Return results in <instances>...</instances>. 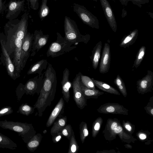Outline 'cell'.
I'll list each match as a JSON object with an SVG mask.
<instances>
[{
    "mask_svg": "<svg viewBox=\"0 0 153 153\" xmlns=\"http://www.w3.org/2000/svg\"><path fill=\"white\" fill-rule=\"evenodd\" d=\"M102 133L105 140L111 141L118 136L121 140L127 143H134L137 140L123 130L120 120L117 118H109L107 121Z\"/></svg>",
    "mask_w": 153,
    "mask_h": 153,
    "instance_id": "3957f363",
    "label": "cell"
},
{
    "mask_svg": "<svg viewBox=\"0 0 153 153\" xmlns=\"http://www.w3.org/2000/svg\"><path fill=\"white\" fill-rule=\"evenodd\" d=\"M92 0L95 1H96V2L97 1V0Z\"/></svg>",
    "mask_w": 153,
    "mask_h": 153,
    "instance_id": "c3c4849f",
    "label": "cell"
},
{
    "mask_svg": "<svg viewBox=\"0 0 153 153\" xmlns=\"http://www.w3.org/2000/svg\"><path fill=\"white\" fill-rule=\"evenodd\" d=\"M124 129L131 134L134 132L135 130V126L128 121H125L123 120L122 123Z\"/></svg>",
    "mask_w": 153,
    "mask_h": 153,
    "instance_id": "836d02e7",
    "label": "cell"
},
{
    "mask_svg": "<svg viewBox=\"0 0 153 153\" xmlns=\"http://www.w3.org/2000/svg\"><path fill=\"white\" fill-rule=\"evenodd\" d=\"M47 132V131L46 130H45L43 131V134H46Z\"/></svg>",
    "mask_w": 153,
    "mask_h": 153,
    "instance_id": "bcb514c9",
    "label": "cell"
},
{
    "mask_svg": "<svg viewBox=\"0 0 153 153\" xmlns=\"http://www.w3.org/2000/svg\"><path fill=\"white\" fill-rule=\"evenodd\" d=\"M28 14L25 12L20 19H15L8 21L4 27L7 38L5 47L10 56L13 54V63L17 73L21 71V56L23 40L27 32Z\"/></svg>",
    "mask_w": 153,
    "mask_h": 153,
    "instance_id": "6da1fadb",
    "label": "cell"
},
{
    "mask_svg": "<svg viewBox=\"0 0 153 153\" xmlns=\"http://www.w3.org/2000/svg\"><path fill=\"white\" fill-rule=\"evenodd\" d=\"M48 64L47 59L41 60L31 66L27 72V74L30 75L38 74V75L40 76L42 74V71L43 70L47 69Z\"/></svg>",
    "mask_w": 153,
    "mask_h": 153,
    "instance_id": "ffe728a7",
    "label": "cell"
},
{
    "mask_svg": "<svg viewBox=\"0 0 153 153\" xmlns=\"http://www.w3.org/2000/svg\"><path fill=\"white\" fill-rule=\"evenodd\" d=\"M70 72L67 68H65L63 73L62 81L61 82L62 94L63 98L67 103L69 101L70 97L69 90L71 84L69 80Z\"/></svg>",
    "mask_w": 153,
    "mask_h": 153,
    "instance_id": "ac0fdd59",
    "label": "cell"
},
{
    "mask_svg": "<svg viewBox=\"0 0 153 153\" xmlns=\"http://www.w3.org/2000/svg\"><path fill=\"white\" fill-rule=\"evenodd\" d=\"M2 139L1 137L0 136V142L2 140Z\"/></svg>",
    "mask_w": 153,
    "mask_h": 153,
    "instance_id": "7dc6e473",
    "label": "cell"
},
{
    "mask_svg": "<svg viewBox=\"0 0 153 153\" xmlns=\"http://www.w3.org/2000/svg\"><path fill=\"white\" fill-rule=\"evenodd\" d=\"M69 140V146L68 153H77L79 151V146L76 140L74 133L73 134Z\"/></svg>",
    "mask_w": 153,
    "mask_h": 153,
    "instance_id": "f546056e",
    "label": "cell"
},
{
    "mask_svg": "<svg viewBox=\"0 0 153 153\" xmlns=\"http://www.w3.org/2000/svg\"><path fill=\"white\" fill-rule=\"evenodd\" d=\"M5 2V0H0V14L6 9Z\"/></svg>",
    "mask_w": 153,
    "mask_h": 153,
    "instance_id": "60d3db41",
    "label": "cell"
},
{
    "mask_svg": "<svg viewBox=\"0 0 153 153\" xmlns=\"http://www.w3.org/2000/svg\"><path fill=\"white\" fill-rule=\"evenodd\" d=\"M29 3L30 7L34 10H37L39 7L38 0H27Z\"/></svg>",
    "mask_w": 153,
    "mask_h": 153,
    "instance_id": "8d00e7d4",
    "label": "cell"
},
{
    "mask_svg": "<svg viewBox=\"0 0 153 153\" xmlns=\"http://www.w3.org/2000/svg\"><path fill=\"white\" fill-rule=\"evenodd\" d=\"M42 139V135L40 133L35 134L27 144V146L30 151L33 152L39 146Z\"/></svg>",
    "mask_w": 153,
    "mask_h": 153,
    "instance_id": "d4e9b609",
    "label": "cell"
},
{
    "mask_svg": "<svg viewBox=\"0 0 153 153\" xmlns=\"http://www.w3.org/2000/svg\"><path fill=\"white\" fill-rule=\"evenodd\" d=\"M64 28V37L75 45L80 42L87 44L90 39V36L89 34H82L76 22L66 16L65 17Z\"/></svg>",
    "mask_w": 153,
    "mask_h": 153,
    "instance_id": "277c9868",
    "label": "cell"
},
{
    "mask_svg": "<svg viewBox=\"0 0 153 153\" xmlns=\"http://www.w3.org/2000/svg\"><path fill=\"white\" fill-rule=\"evenodd\" d=\"M43 85L34 108L38 111V116H42L46 108L50 105L54 99L56 91L57 77L55 70L52 65L48 63L44 72Z\"/></svg>",
    "mask_w": 153,
    "mask_h": 153,
    "instance_id": "7a4b0ae2",
    "label": "cell"
},
{
    "mask_svg": "<svg viewBox=\"0 0 153 153\" xmlns=\"http://www.w3.org/2000/svg\"><path fill=\"white\" fill-rule=\"evenodd\" d=\"M111 52L108 44L105 43L102 50L99 67L100 73L105 74L108 72L110 67Z\"/></svg>",
    "mask_w": 153,
    "mask_h": 153,
    "instance_id": "2e32d148",
    "label": "cell"
},
{
    "mask_svg": "<svg viewBox=\"0 0 153 153\" xmlns=\"http://www.w3.org/2000/svg\"><path fill=\"white\" fill-rule=\"evenodd\" d=\"M103 123V119L101 117H97L92 124V136L93 137H95L98 134Z\"/></svg>",
    "mask_w": 153,
    "mask_h": 153,
    "instance_id": "83f0119b",
    "label": "cell"
},
{
    "mask_svg": "<svg viewBox=\"0 0 153 153\" xmlns=\"http://www.w3.org/2000/svg\"><path fill=\"white\" fill-rule=\"evenodd\" d=\"M137 135L138 138L141 140L146 139L147 137L146 133L143 131L138 132L137 134Z\"/></svg>",
    "mask_w": 153,
    "mask_h": 153,
    "instance_id": "ab89813d",
    "label": "cell"
},
{
    "mask_svg": "<svg viewBox=\"0 0 153 153\" xmlns=\"http://www.w3.org/2000/svg\"><path fill=\"white\" fill-rule=\"evenodd\" d=\"M80 85L83 94L87 100L90 98L97 99L99 96L104 94V92L96 89H92L85 87L81 81Z\"/></svg>",
    "mask_w": 153,
    "mask_h": 153,
    "instance_id": "603a6c76",
    "label": "cell"
},
{
    "mask_svg": "<svg viewBox=\"0 0 153 153\" xmlns=\"http://www.w3.org/2000/svg\"><path fill=\"white\" fill-rule=\"evenodd\" d=\"M80 137L81 141L83 143L89 134L87 124L84 122H82L79 126Z\"/></svg>",
    "mask_w": 153,
    "mask_h": 153,
    "instance_id": "f1b7e54d",
    "label": "cell"
},
{
    "mask_svg": "<svg viewBox=\"0 0 153 153\" xmlns=\"http://www.w3.org/2000/svg\"><path fill=\"white\" fill-rule=\"evenodd\" d=\"M56 41L52 42L49 46L46 53L47 57H57L69 52L76 48V46L67 40L61 34L57 32Z\"/></svg>",
    "mask_w": 153,
    "mask_h": 153,
    "instance_id": "5b68a950",
    "label": "cell"
},
{
    "mask_svg": "<svg viewBox=\"0 0 153 153\" xmlns=\"http://www.w3.org/2000/svg\"><path fill=\"white\" fill-rule=\"evenodd\" d=\"M73 10L84 24L92 28H99L98 19L83 6L74 3Z\"/></svg>",
    "mask_w": 153,
    "mask_h": 153,
    "instance_id": "8992f818",
    "label": "cell"
},
{
    "mask_svg": "<svg viewBox=\"0 0 153 153\" xmlns=\"http://www.w3.org/2000/svg\"><path fill=\"white\" fill-rule=\"evenodd\" d=\"M47 0H42L39 11V16L41 19L47 16L49 13V7L47 5Z\"/></svg>",
    "mask_w": 153,
    "mask_h": 153,
    "instance_id": "1f68e13d",
    "label": "cell"
},
{
    "mask_svg": "<svg viewBox=\"0 0 153 153\" xmlns=\"http://www.w3.org/2000/svg\"><path fill=\"white\" fill-rule=\"evenodd\" d=\"M49 35L44 34L41 30H35L33 33L31 56H34L36 53L47 43Z\"/></svg>",
    "mask_w": 153,
    "mask_h": 153,
    "instance_id": "8fae6325",
    "label": "cell"
},
{
    "mask_svg": "<svg viewBox=\"0 0 153 153\" xmlns=\"http://www.w3.org/2000/svg\"><path fill=\"white\" fill-rule=\"evenodd\" d=\"M22 109L26 114H28L33 113L34 108L28 105H25L22 106Z\"/></svg>",
    "mask_w": 153,
    "mask_h": 153,
    "instance_id": "74e56055",
    "label": "cell"
},
{
    "mask_svg": "<svg viewBox=\"0 0 153 153\" xmlns=\"http://www.w3.org/2000/svg\"><path fill=\"white\" fill-rule=\"evenodd\" d=\"M146 113L153 117V97H151L146 106L144 107Z\"/></svg>",
    "mask_w": 153,
    "mask_h": 153,
    "instance_id": "e575fe53",
    "label": "cell"
},
{
    "mask_svg": "<svg viewBox=\"0 0 153 153\" xmlns=\"http://www.w3.org/2000/svg\"><path fill=\"white\" fill-rule=\"evenodd\" d=\"M150 0H128V1H131L134 4L141 8L143 4L148 3Z\"/></svg>",
    "mask_w": 153,
    "mask_h": 153,
    "instance_id": "d590c367",
    "label": "cell"
},
{
    "mask_svg": "<svg viewBox=\"0 0 153 153\" xmlns=\"http://www.w3.org/2000/svg\"><path fill=\"white\" fill-rule=\"evenodd\" d=\"M97 111L99 113L104 114L127 115L129 110L118 103L108 102L101 105Z\"/></svg>",
    "mask_w": 153,
    "mask_h": 153,
    "instance_id": "ba28073f",
    "label": "cell"
},
{
    "mask_svg": "<svg viewBox=\"0 0 153 153\" xmlns=\"http://www.w3.org/2000/svg\"><path fill=\"white\" fill-rule=\"evenodd\" d=\"M95 86L101 90L108 93L114 95H120L119 92L115 88L102 81L91 78Z\"/></svg>",
    "mask_w": 153,
    "mask_h": 153,
    "instance_id": "cb8c5ba5",
    "label": "cell"
},
{
    "mask_svg": "<svg viewBox=\"0 0 153 153\" xmlns=\"http://www.w3.org/2000/svg\"><path fill=\"white\" fill-rule=\"evenodd\" d=\"M137 88L139 94H143L153 90V72L148 70L147 74L142 79L137 81Z\"/></svg>",
    "mask_w": 153,
    "mask_h": 153,
    "instance_id": "30bf717a",
    "label": "cell"
},
{
    "mask_svg": "<svg viewBox=\"0 0 153 153\" xmlns=\"http://www.w3.org/2000/svg\"><path fill=\"white\" fill-rule=\"evenodd\" d=\"M0 41L2 53L5 60L7 72L11 78L15 80L19 76V74L16 70L13 62L11 59L10 56L6 49L5 40L1 38Z\"/></svg>",
    "mask_w": 153,
    "mask_h": 153,
    "instance_id": "7c38bea8",
    "label": "cell"
},
{
    "mask_svg": "<svg viewBox=\"0 0 153 153\" xmlns=\"http://www.w3.org/2000/svg\"><path fill=\"white\" fill-rule=\"evenodd\" d=\"M44 81V73L39 76L38 75L29 79L26 84L25 88L27 92L30 94L35 93L39 95Z\"/></svg>",
    "mask_w": 153,
    "mask_h": 153,
    "instance_id": "4fadbf2b",
    "label": "cell"
},
{
    "mask_svg": "<svg viewBox=\"0 0 153 153\" xmlns=\"http://www.w3.org/2000/svg\"><path fill=\"white\" fill-rule=\"evenodd\" d=\"M13 129L14 131L17 132H22L23 131V128L19 126H15L13 127Z\"/></svg>",
    "mask_w": 153,
    "mask_h": 153,
    "instance_id": "b9f144b4",
    "label": "cell"
},
{
    "mask_svg": "<svg viewBox=\"0 0 153 153\" xmlns=\"http://www.w3.org/2000/svg\"><path fill=\"white\" fill-rule=\"evenodd\" d=\"M8 109L7 108H5L2 109L0 111V114H2L5 113L8 111Z\"/></svg>",
    "mask_w": 153,
    "mask_h": 153,
    "instance_id": "ee69618b",
    "label": "cell"
},
{
    "mask_svg": "<svg viewBox=\"0 0 153 153\" xmlns=\"http://www.w3.org/2000/svg\"><path fill=\"white\" fill-rule=\"evenodd\" d=\"M126 148L127 149H131L132 148V146L129 143H127L124 145Z\"/></svg>",
    "mask_w": 153,
    "mask_h": 153,
    "instance_id": "f6af8a7d",
    "label": "cell"
},
{
    "mask_svg": "<svg viewBox=\"0 0 153 153\" xmlns=\"http://www.w3.org/2000/svg\"><path fill=\"white\" fill-rule=\"evenodd\" d=\"M65 107L64 100L62 97L61 98L51 112L46 123L47 127L51 126L57 119L63 116Z\"/></svg>",
    "mask_w": 153,
    "mask_h": 153,
    "instance_id": "e0dca14e",
    "label": "cell"
},
{
    "mask_svg": "<svg viewBox=\"0 0 153 153\" xmlns=\"http://www.w3.org/2000/svg\"><path fill=\"white\" fill-rule=\"evenodd\" d=\"M105 17L112 30L114 32L117 30V25L115 16L107 0H100Z\"/></svg>",
    "mask_w": 153,
    "mask_h": 153,
    "instance_id": "9a60e30c",
    "label": "cell"
},
{
    "mask_svg": "<svg viewBox=\"0 0 153 153\" xmlns=\"http://www.w3.org/2000/svg\"><path fill=\"white\" fill-rule=\"evenodd\" d=\"M138 34V30L135 29L123 37L120 44L121 47L126 48L132 45L136 41Z\"/></svg>",
    "mask_w": 153,
    "mask_h": 153,
    "instance_id": "d6986e66",
    "label": "cell"
},
{
    "mask_svg": "<svg viewBox=\"0 0 153 153\" xmlns=\"http://www.w3.org/2000/svg\"><path fill=\"white\" fill-rule=\"evenodd\" d=\"M81 74L79 72L76 75L72 84L74 99L77 106L80 109H83L87 105V100L83 94L80 85Z\"/></svg>",
    "mask_w": 153,
    "mask_h": 153,
    "instance_id": "52a82bcc",
    "label": "cell"
},
{
    "mask_svg": "<svg viewBox=\"0 0 153 153\" xmlns=\"http://www.w3.org/2000/svg\"><path fill=\"white\" fill-rule=\"evenodd\" d=\"M119 1L122 5L125 6L127 5L128 2V0H119Z\"/></svg>",
    "mask_w": 153,
    "mask_h": 153,
    "instance_id": "7bdbcfd3",
    "label": "cell"
},
{
    "mask_svg": "<svg viewBox=\"0 0 153 153\" xmlns=\"http://www.w3.org/2000/svg\"><path fill=\"white\" fill-rule=\"evenodd\" d=\"M55 0V1H56V0Z\"/></svg>",
    "mask_w": 153,
    "mask_h": 153,
    "instance_id": "681fc988",
    "label": "cell"
},
{
    "mask_svg": "<svg viewBox=\"0 0 153 153\" xmlns=\"http://www.w3.org/2000/svg\"><path fill=\"white\" fill-rule=\"evenodd\" d=\"M33 34L27 32L22 43L21 48V71L25 67L31 52Z\"/></svg>",
    "mask_w": 153,
    "mask_h": 153,
    "instance_id": "9c48e42d",
    "label": "cell"
},
{
    "mask_svg": "<svg viewBox=\"0 0 153 153\" xmlns=\"http://www.w3.org/2000/svg\"><path fill=\"white\" fill-rule=\"evenodd\" d=\"M146 48L145 46H141L138 50L136 55L133 68H137L140 65L146 53Z\"/></svg>",
    "mask_w": 153,
    "mask_h": 153,
    "instance_id": "4316f807",
    "label": "cell"
},
{
    "mask_svg": "<svg viewBox=\"0 0 153 153\" xmlns=\"http://www.w3.org/2000/svg\"><path fill=\"white\" fill-rule=\"evenodd\" d=\"M114 83L124 97H126L127 93L124 82L120 76L118 74L114 79Z\"/></svg>",
    "mask_w": 153,
    "mask_h": 153,
    "instance_id": "484cf974",
    "label": "cell"
},
{
    "mask_svg": "<svg viewBox=\"0 0 153 153\" xmlns=\"http://www.w3.org/2000/svg\"><path fill=\"white\" fill-rule=\"evenodd\" d=\"M80 81L85 87L89 88L95 89V85L91 79L86 76L81 74L80 76Z\"/></svg>",
    "mask_w": 153,
    "mask_h": 153,
    "instance_id": "4dcf8cb0",
    "label": "cell"
},
{
    "mask_svg": "<svg viewBox=\"0 0 153 153\" xmlns=\"http://www.w3.org/2000/svg\"><path fill=\"white\" fill-rule=\"evenodd\" d=\"M62 135L60 132H59L54 136H52V140L54 143H56L62 139Z\"/></svg>",
    "mask_w": 153,
    "mask_h": 153,
    "instance_id": "f35d334b",
    "label": "cell"
},
{
    "mask_svg": "<svg viewBox=\"0 0 153 153\" xmlns=\"http://www.w3.org/2000/svg\"><path fill=\"white\" fill-rule=\"evenodd\" d=\"M25 2V0H11L8 4V11L6 18L9 20L16 19L24 10Z\"/></svg>",
    "mask_w": 153,
    "mask_h": 153,
    "instance_id": "5bb4252c",
    "label": "cell"
},
{
    "mask_svg": "<svg viewBox=\"0 0 153 153\" xmlns=\"http://www.w3.org/2000/svg\"><path fill=\"white\" fill-rule=\"evenodd\" d=\"M60 133L64 136L68 140L71 138L74 132L70 124H67L60 131Z\"/></svg>",
    "mask_w": 153,
    "mask_h": 153,
    "instance_id": "d6a6232c",
    "label": "cell"
},
{
    "mask_svg": "<svg viewBox=\"0 0 153 153\" xmlns=\"http://www.w3.org/2000/svg\"><path fill=\"white\" fill-rule=\"evenodd\" d=\"M67 117L66 116L60 117L53 123L51 128L50 133L52 136H53L60 132L62 129L67 125Z\"/></svg>",
    "mask_w": 153,
    "mask_h": 153,
    "instance_id": "44dd1931",
    "label": "cell"
},
{
    "mask_svg": "<svg viewBox=\"0 0 153 153\" xmlns=\"http://www.w3.org/2000/svg\"><path fill=\"white\" fill-rule=\"evenodd\" d=\"M102 48V43L99 41L96 45L92 51V54L90 57L92 63L93 68L96 69L99 64L101 50Z\"/></svg>",
    "mask_w": 153,
    "mask_h": 153,
    "instance_id": "7402d4cb",
    "label": "cell"
}]
</instances>
